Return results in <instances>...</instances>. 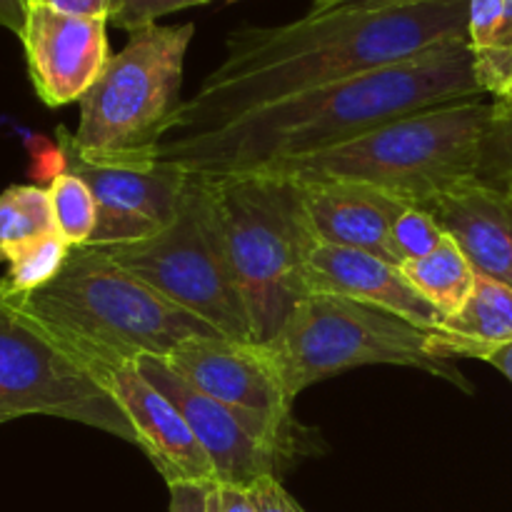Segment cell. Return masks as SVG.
Listing matches in <instances>:
<instances>
[{
  "instance_id": "1",
  "label": "cell",
  "mask_w": 512,
  "mask_h": 512,
  "mask_svg": "<svg viewBox=\"0 0 512 512\" xmlns=\"http://www.w3.org/2000/svg\"><path fill=\"white\" fill-rule=\"evenodd\" d=\"M468 3L310 10L293 23L233 30L223 63L183 100L165 138L213 130L275 100L468 40Z\"/></svg>"
},
{
  "instance_id": "2",
  "label": "cell",
  "mask_w": 512,
  "mask_h": 512,
  "mask_svg": "<svg viewBox=\"0 0 512 512\" xmlns=\"http://www.w3.org/2000/svg\"><path fill=\"white\" fill-rule=\"evenodd\" d=\"M468 40L255 108L213 130L170 135L158 163L185 173L245 175L360 138L390 120L483 98Z\"/></svg>"
},
{
  "instance_id": "3",
  "label": "cell",
  "mask_w": 512,
  "mask_h": 512,
  "mask_svg": "<svg viewBox=\"0 0 512 512\" xmlns=\"http://www.w3.org/2000/svg\"><path fill=\"white\" fill-rule=\"evenodd\" d=\"M15 308L38 323L78 363L168 358L190 338H215L213 325L170 303L120 268L105 250L73 248L58 278L33 293H13Z\"/></svg>"
},
{
  "instance_id": "4",
  "label": "cell",
  "mask_w": 512,
  "mask_h": 512,
  "mask_svg": "<svg viewBox=\"0 0 512 512\" xmlns=\"http://www.w3.org/2000/svg\"><path fill=\"white\" fill-rule=\"evenodd\" d=\"M490 120L493 103L483 98L455 100L390 120L348 143L285 160L258 173L295 183H363L420 205L458 180L478 178Z\"/></svg>"
},
{
  "instance_id": "5",
  "label": "cell",
  "mask_w": 512,
  "mask_h": 512,
  "mask_svg": "<svg viewBox=\"0 0 512 512\" xmlns=\"http://www.w3.org/2000/svg\"><path fill=\"white\" fill-rule=\"evenodd\" d=\"M193 23L148 25L130 33L80 98L75 133L58 128L60 150L105 168L145 170L158 165L160 145L173 128Z\"/></svg>"
},
{
  "instance_id": "6",
  "label": "cell",
  "mask_w": 512,
  "mask_h": 512,
  "mask_svg": "<svg viewBox=\"0 0 512 512\" xmlns=\"http://www.w3.org/2000/svg\"><path fill=\"white\" fill-rule=\"evenodd\" d=\"M203 178L255 343H268L300 300L308 298L305 258L315 238L303 220L298 185L263 173Z\"/></svg>"
},
{
  "instance_id": "7",
  "label": "cell",
  "mask_w": 512,
  "mask_h": 512,
  "mask_svg": "<svg viewBox=\"0 0 512 512\" xmlns=\"http://www.w3.org/2000/svg\"><path fill=\"white\" fill-rule=\"evenodd\" d=\"M265 345L288 398L360 365H403L463 383L460 373L430 350L428 330L393 313L338 298L308 295Z\"/></svg>"
},
{
  "instance_id": "8",
  "label": "cell",
  "mask_w": 512,
  "mask_h": 512,
  "mask_svg": "<svg viewBox=\"0 0 512 512\" xmlns=\"http://www.w3.org/2000/svg\"><path fill=\"white\" fill-rule=\"evenodd\" d=\"M160 295L213 325L220 335L255 343L243 293L235 283L208 180L188 173L173 223L148 240L100 248Z\"/></svg>"
},
{
  "instance_id": "9",
  "label": "cell",
  "mask_w": 512,
  "mask_h": 512,
  "mask_svg": "<svg viewBox=\"0 0 512 512\" xmlns=\"http://www.w3.org/2000/svg\"><path fill=\"white\" fill-rule=\"evenodd\" d=\"M73 420L138 445L120 405L38 323L15 308L0 278V420Z\"/></svg>"
},
{
  "instance_id": "10",
  "label": "cell",
  "mask_w": 512,
  "mask_h": 512,
  "mask_svg": "<svg viewBox=\"0 0 512 512\" xmlns=\"http://www.w3.org/2000/svg\"><path fill=\"white\" fill-rule=\"evenodd\" d=\"M135 365L183 413L185 423L213 463L218 483L250 488L260 478H280L298 455V438L243 418L228 405L208 398L180 378L163 358L143 355Z\"/></svg>"
},
{
  "instance_id": "11",
  "label": "cell",
  "mask_w": 512,
  "mask_h": 512,
  "mask_svg": "<svg viewBox=\"0 0 512 512\" xmlns=\"http://www.w3.org/2000/svg\"><path fill=\"white\" fill-rule=\"evenodd\" d=\"M163 360L208 398L228 405L243 418L298 438L293 400L285 393L265 345L243 343L225 335L190 338Z\"/></svg>"
},
{
  "instance_id": "12",
  "label": "cell",
  "mask_w": 512,
  "mask_h": 512,
  "mask_svg": "<svg viewBox=\"0 0 512 512\" xmlns=\"http://www.w3.org/2000/svg\"><path fill=\"white\" fill-rule=\"evenodd\" d=\"M80 368L120 405L138 448L148 455L165 483H218L213 463L185 423L183 413L140 373L138 365L85 360Z\"/></svg>"
},
{
  "instance_id": "13",
  "label": "cell",
  "mask_w": 512,
  "mask_h": 512,
  "mask_svg": "<svg viewBox=\"0 0 512 512\" xmlns=\"http://www.w3.org/2000/svg\"><path fill=\"white\" fill-rule=\"evenodd\" d=\"M70 173L85 180L98 205V225L88 245L138 243L168 228L183 203L188 173L178 165L158 163L145 170L105 168L60 150Z\"/></svg>"
},
{
  "instance_id": "14",
  "label": "cell",
  "mask_w": 512,
  "mask_h": 512,
  "mask_svg": "<svg viewBox=\"0 0 512 512\" xmlns=\"http://www.w3.org/2000/svg\"><path fill=\"white\" fill-rule=\"evenodd\" d=\"M105 20L75 18L48 3H28L20 30L35 95L48 108L80 103L110 60Z\"/></svg>"
},
{
  "instance_id": "15",
  "label": "cell",
  "mask_w": 512,
  "mask_h": 512,
  "mask_svg": "<svg viewBox=\"0 0 512 512\" xmlns=\"http://www.w3.org/2000/svg\"><path fill=\"white\" fill-rule=\"evenodd\" d=\"M418 208L438 220L475 273L512 288V188L483 178L458 180L425 198Z\"/></svg>"
},
{
  "instance_id": "16",
  "label": "cell",
  "mask_w": 512,
  "mask_h": 512,
  "mask_svg": "<svg viewBox=\"0 0 512 512\" xmlns=\"http://www.w3.org/2000/svg\"><path fill=\"white\" fill-rule=\"evenodd\" d=\"M308 295H338L393 313L420 330H438L445 315L435 310L395 263L343 245L315 243L305 258Z\"/></svg>"
},
{
  "instance_id": "17",
  "label": "cell",
  "mask_w": 512,
  "mask_h": 512,
  "mask_svg": "<svg viewBox=\"0 0 512 512\" xmlns=\"http://www.w3.org/2000/svg\"><path fill=\"white\" fill-rule=\"evenodd\" d=\"M295 185L300 193L303 220L315 243L365 250L395 263L390 228L395 218L413 203L363 183L315 180V183Z\"/></svg>"
},
{
  "instance_id": "18",
  "label": "cell",
  "mask_w": 512,
  "mask_h": 512,
  "mask_svg": "<svg viewBox=\"0 0 512 512\" xmlns=\"http://www.w3.org/2000/svg\"><path fill=\"white\" fill-rule=\"evenodd\" d=\"M430 335L438 358H470L473 350L512 343V288L478 275L468 303Z\"/></svg>"
},
{
  "instance_id": "19",
  "label": "cell",
  "mask_w": 512,
  "mask_h": 512,
  "mask_svg": "<svg viewBox=\"0 0 512 512\" xmlns=\"http://www.w3.org/2000/svg\"><path fill=\"white\" fill-rule=\"evenodd\" d=\"M398 268L405 280L413 285V290H418L445 318L460 313V308L468 303L470 293H473L475 278H478L470 260L448 235L433 253L405 260Z\"/></svg>"
},
{
  "instance_id": "20",
  "label": "cell",
  "mask_w": 512,
  "mask_h": 512,
  "mask_svg": "<svg viewBox=\"0 0 512 512\" xmlns=\"http://www.w3.org/2000/svg\"><path fill=\"white\" fill-rule=\"evenodd\" d=\"M70 250L73 245L58 230L8 245L0 250V260L8 265L5 283L13 293H33V290L45 288L58 278L63 265L68 263Z\"/></svg>"
},
{
  "instance_id": "21",
  "label": "cell",
  "mask_w": 512,
  "mask_h": 512,
  "mask_svg": "<svg viewBox=\"0 0 512 512\" xmlns=\"http://www.w3.org/2000/svg\"><path fill=\"white\" fill-rule=\"evenodd\" d=\"M55 230L48 188L10 185L0 193V250Z\"/></svg>"
},
{
  "instance_id": "22",
  "label": "cell",
  "mask_w": 512,
  "mask_h": 512,
  "mask_svg": "<svg viewBox=\"0 0 512 512\" xmlns=\"http://www.w3.org/2000/svg\"><path fill=\"white\" fill-rule=\"evenodd\" d=\"M50 208H53L55 230L68 240L73 248H83L90 243L98 225V205H95L93 193L70 170L55 175L48 185Z\"/></svg>"
},
{
  "instance_id": "23",
  "label": "cell",
  "mask_w": 512,
  "mask_h": 512,
  "mask_svg": "<svg viewBox=\"0 0 512 512\" xmlns=\"http://www.w3.org/2000/svg\"><path fill=\"white\" fill-rule=\"evenodd\" d=\"M443 238V228L428 210L418 208V205H408L390 228V248H393L395 263L400 265L405 260H415L433 253L443 243Z\"/></svg>"
},
{
  "instance_id": "24",
  "label": "cell",
  "mask_w": 512,
  "mask_h": 512,
  "mask_svg": "<svg viewBox=\"0 0 512 512\" xmlns=\"http://www.w3.org/2000/svg\"><path fill=\"white\" fill-rule=\"evenodd\" d=\"M478 178L512 188V95L493 100V120L483 150Z\"/></svg>"
},
{
  "instance_id": "25",
  "label": "cell",
  "mask_w": 512,
  "mask_h": 512,
  "mask_svg": "<svg viewBox=\"0 0 512 512\" xmlns=\"http://www.w3.org/2000/svg\"><path fill=\"white\" fill-rule=\"evenodd\" d=\"M205 3H210V0H123L110 23L118 25L120 30L135 33L140 28H148V25H158V18H163V15Z\"/></svg>"
},
{
  "instance_id": "26",
  "label": "cell",
  "mask_w": 512,
  "mask_h": 512,
  "mask_svg": "<svg viewBox=\"0 0 512 512\" xmlns=\"http://www.w3.org/2000/svg\"><path fill=\"white\" fill-rule=\"evenodd\" d=\"M508 0H470L468 3V45L473 53L493 48L505 20Z\"/></svg>"
},
{
  "instance_id": "27",
  "label": "cell",
  "mask_w": 512,
  "mask_h": 512,
  "mask_svg": "<svg viewBox=\"0 0 512 512\" xmlns=\"http://www.w3.org/2000/svg\"><path fill=\"white\" fill-rule=\"evenodd\" d=\"M255 512H305L298 500L290 498L280 478H260L248 488Z\"/></svg>"
},
{
  "instance_id": "28",
  "label": "cell",
  "mask_w": 512,
  "mask_h": 512,
  "mask_svg": "<svg viewBox=\"0 0 512 512\" xmlns=\"http://www.w3.org/2000/svg\"><path fill=\"white\" fill-rule=\"evenodd\" d=\"M40 3H48L50 8L60 10L65 15H75V18L105 20V23H110L120 10L123 0H40Z\"/></svg>"
},
{
  "instance_id": "29",
  "label": "cell",
  "mask_w": 512,
  "mask_h": 512,
  "mask_svg": "<svg viewBox=\"0 0 512 512\" xmlns=\"http://www.w3.org/2000/svg\"><path fill=\"white\" fill-rule=\"evenodd\" d=\"M208 512H255L248 488L213 483L208 488Z\"/></svg>"
},
{
  "instance_id": "30",
  "label": "cell",
  "mask_w": 512,
  "mask_h": 512,
  "mask_svg": "<svg viewBox=\"0 0 512 512\" xmlns=\"http://www.w3.org/2000/svg\"><path fill=\"white\" fill-rule=\"evenodd\" d=\"M170 488L168 512H208V488L198 483H175Z\"/></svg>"
},
{
  "instance_id": "31",
  "label": "cell",
  "mask_w": 512,
  "mask_h": 512,
  "mask_svg": "<svg viewBox=\"0 0 512 512\" xmlns=\"http://www.w3.org/2000/svg\"><path fill=\"white\" fill-rule=\"evenodd\" d=\"M470 358H478V360H483V363L493 365L495 370H500V373H503L505 378L512 383V343L473 350V353H470Z\"/></svg>"
},
{
  "instance_id": "32",
  "label": "cell",
  "mask_w": 512,
  "mask_h": 512,
  "mask_svg": "<svg viewBox=\"0 0 512 512\" xmlns=\"http://www.w3.org/2000/svg\"><path fill=\"white\" fill-rule=\"evenodd\" d=\"M408 3H425V0H315L313 10L315 13H323V10L335 8H388V5Z\"/></svg>"
},
{
  "instance_id": "33",
  "label": "cell",
  "mask_w": 512,
  "mask_h": 512,
  "mask_svg": "<svg viewBox=\"0 0 512 512\" xmlns=\"http://www.w3.org/2000/svg\"><path fill=\"white\" fill-rule=\"evenodd\" d=\"M25 8H28L25 0H0V28L20 35L25 23Z\"/></svg>"
},
{
  "instance_id": "34",
  "label": "cell",
  "mask_w": 512,
  "mask_h": 512,
  "mask_svg": "<svg viewBox=\"0 0 512 512\" xmlns=\"http://www.w3.org/2000/svg\"><path fill=\"white\" fill-rule=\"evenodd\" d=\"M25 3H35V0H25Z\"/></svg>"
},
{
  "instance_id": "35",
  "label": "cell",
  "mask_w": 512,
  "mask_h": 512,
  "mask_svg": "<svg viewBox=\"0 0 512 512\" xmlns=\"http://www.w3.org/2000/svg\"><path fill=\"white\" fill-rule=\"evenodd\" d=\"M228 3H235V0H228Z\"/></svg>"
},
{
  "instance_id": "36",
  "label": "cell",
  "mask_w": 512,
  "mask_h": 512,
  "mask_svg": "<svg viewBox=\"0 0 512 512\" xmlns=\"http://www.w3.org/2000/svg\"><path fill=\"white\" fill-rule=\"evenodd\" d=\"M0 425H3V420H0Z\"/></svg>"
}]
</instances>
